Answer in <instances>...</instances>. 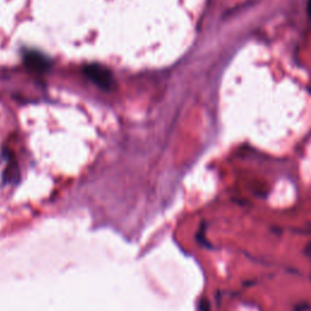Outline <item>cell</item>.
<instances>
[{"mask_svg": "<svg viewBox=\"0 0 311 311\" xmlns=\"http://www.w3.org/2000/svg\"><path fill=\"white\" fill-rule=\"evenodd\" d=\"M84 74L91 80L95 85L103 90H110L113 88V77L106 67L92 63L84 67Z\"/></svg>", "mask_w": 311, "mask_h": 311, "instance_id": "obj_1", "label": "cell"}, {"mask_svg": "<svg viewBox=\"0 0 311 311\" xmlns=\"http://www.w3.org/2000/svg\"><path fill=\"white\" fill-rule=\"evenodd\" d=\"M23 62L30 71L43 73L51 67V61L38 51H28L23 57Z\"/></svg>", "mask_w": 311, "mask_h": 311, "instance_id": "obj_2", "label": "cell"}, {"mask_svg": "<svg viewBox=\"0 0 311 311\" xmlns=\"http://www.w3.org/2000/svg\"><path fill=\"white\" fill-rule=\"evenodd\" d=\"M308 12L311 16V0H309V6H308Z\"/></svg>", "mask_w": 311, "mask_h": 311, "instance_id": "obj_3", "label": "cell"}]
</instances>
